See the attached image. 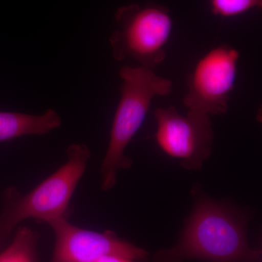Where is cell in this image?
<instances>
[{
	"instance_id": "cell-1",
	"label": "cell",
	"mask_w": 262,
	"mask_h": 262,
	"mask_svg": "<svg viewBox=\"0 0 262 262\" xmlns=\"http://www.w3.org/2000/svg\"><path fill=\"white\" fill-rule=\"evenodd\" d=\"M261 256L260 250L250 247L242 218L228 207L202 196L178 242L158 251L151 262H258Z\"/></svg>"
},
{
	"instance_id": "cell-2",
	"label": "cell",
	"mask_w": 262,
	"mask_h": 262,
	"mask_svg": "<svg viewBox=\"0 0 262 262\" xmlns=\"http://www.w3.org/2000/svg\"><path fill=\"white\" fill-rule=\"evenodd\" d=\"M119 75L122 80L121 97L101 168V187L103 191L115 187L118 172L132 165V160L125 154V149L144 123L153 98L168 96L173 90L171 80L140 66L122 67Z\"/></svg>"
},
{
	"instance_id": "cell-3",
	"label": "cell",
	"mask_w": 262,
	"mask_h": 262,
	"mask_svg": "<svg viewBox=\"0 0 262 262\" xmlns=\"http://www.w3.org/2000/svg\"><path fill=\"white\" fill-rule=\"evenodd\" d=\"M67 160L54 173L25 194L10 187L3 193V209L0 215V248L20 222L34 219L48 222L66 216L71 200L83 177L91 156L83 143L71 144Z\"/></svg>"
},
{
	"instance_id": "cell-4",
	"label": "cell",
	"mask_w": 262,
	"mask_h": 262,
	"mask_svg": "<svg viewBox=\"0 0 262 262\" xmlns=\"http://www.w3.org/2000/svg\"><path fill=\"white\" fill-rule=\"evenodd\" d=\"M117 29L110 38L114 58L132 59L154 70L166 57L173 20L166 7L137 4L121 7L115 14Z\"/></svg>"
},
{
	"instance_id": "cell-5",
	"label": "cell",
	"mask_w": 262,
	"mask_h": 262,
	"mask_svg": "<svg viewBox=\"0 0 262 262\" xmlns=\"http://www.w3.org/2000/svg\"><path fill=\"white\" fill-rule=\"evenodd\" d=\"M239 52L220 46L206 53L187 77L184 103L188 111L208 115H222L228 111L230 94L237 74Z\"/></svg>"
},
{
	"instance_id": "cell-6",
	"label": "cell",
	"mask_w": 262,
	"mask_h": 262,
	"mask_svg": "<svg viewBox=\"0 0 262 262\" xmlns=\"http://www.w3.org/2000/svg\"><path fill=\"white\" fill-rule=\"evenodd\" d=\"M155 139L165 154L180 160L183 168L201 169L213 147V130L210 116L188 111L182 115L173 106L158 108Z\"/></svg>"
},
{
	"instance_id": "cell-7",
	"label": "cell",
	"mask_w": 262,
	"mask_h": 262,
	"mask_svg": "<svg viewBox=\"0 0 262 262\" xmlns=\"http://www.w3.org/2000/svg\"><path fill=\"white\" fill-rule=\"evenodd\" d=\"M55 234V246L50 262H96L110 254L120 255L134 260L147 257L149 253L113 231L95 232L71 224L66 216L48 222Z\"/></svg>"
},
{
	"instance_id": "cell-8",
	"label": "cell",
	"mask_w": 262,
	"mask_h": 262,
	"mask_svg": "<svg viewBox=\"0 0 262 262\" xmlns=\"http://www.w3.org/2000/svg\"><path fill=\"white\" fill-rule=\"evenodd\" d=\"M61 117L54 110L40 115L0 112V142L24 136H43L61 126Z\"/></svg>"
},
{
	"instance_id": "cell-9",
	"label": "cell",
	"mask_w": 262,
	"mask_h": 262,
	"mask_svg": "<svg viewBox=\"0 0 262 262\" xmlns=\"http://www.w3.org/2000/svg\"><path fill=\"white\" fill-rule=\"evenodd\" d=\"M38 234L27 227L17 229L14 239L0 253V262H37Z\"/></svg>"
},
{
	"instance_id": "cell-10",
	"label": "cell",
	"mask_w": 262,
	"mask_h": 262,
	"mask_svg": "<svg viewBox=\"0 0 262 262\" xmlns=\"http://www.w3.org/2000/svg\"><path fill=\"white\" fill-rule=\"evenodd\" d=\"M212 13L221 17H233L253 8H261L262 0H209Z\"/></svg>"
},
{
	"instance_id": "cell-11",
	"label": "cell",
	"mask_w": 262,
	"mask_h": 262,
	"mask_svg": "<svg viewBox=\"0 0 262 262\" xmlns=\"http://www.w3.org/2000/svg\"><path fill=\"white\" fill-rule=\"evenodd\" d=\"M136 260L120 256V255L110 254L98 258L96 262H136Z\"/></svg>"
}]
</instances>
